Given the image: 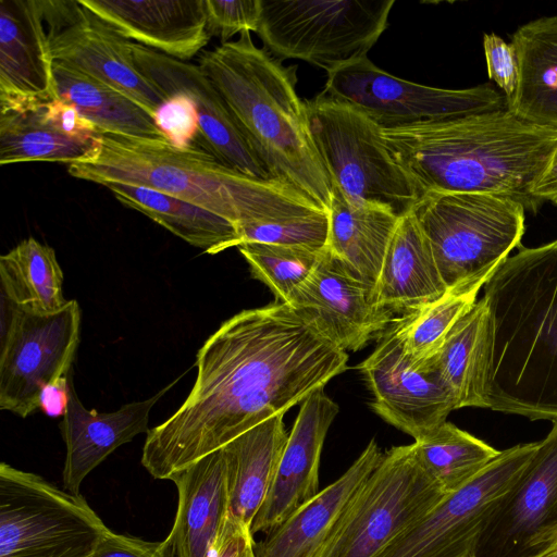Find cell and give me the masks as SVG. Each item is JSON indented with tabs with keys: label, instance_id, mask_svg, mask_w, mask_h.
Masks as SVG:
<instances>
[{
	"label": "cell",
	"instance_id": "18",
	"mask_svg": "<svg viewBox=\"0 0 557 557\" xmlns=\"http://www.w3.org/2000/svg\"><path fill=\"white\" fill-rule=\"evenodd\" d=\"M557 539V421L480 544L486 557H529ZM478 550V552H479ZM478 556V555H476Z\"/></svg>",
	"mask_w": 557,
	"mask_h": 557
},
{
	"label": "cell",
	"instance_id": "23",
	"mask_svg": "<svg viewBox=\"0 0 557 557\" xmlns=\"http://www.w3.org/2000/svg\"><path fill=\"white\" fill-rule=\"evenodd\" d=\"M372 440L335 482L296 510L258 545L257 557H317L350 499L380 463Z\"/></svg>",
	"mask_w": 557,
	"mask_h": 557
},
{
	"label": "cell",
	"instance_id": "7",
	"mask_svg": "<svg viewBox=\"0 0 557 557\" xmlns=\"http://www.w3.org/2000/svg\"><path fill=\"white\" fill-rule=\"evenodd\" d=\"M310 133L333 189L352 202L384 206L403 216L421 194L391 156L382 127L357 108L325 96L306 101Z\"/></svg>",
	"mask_w": 557,
	"mask_h": 557
},
{
	"label": "cell",
	"instance_id": "31",
	"mask_svg": "<svg viewBox=\"0 0 557 557\" xmlns=\"http://www.w3.org/2000/svg\"><path fill=\"white\" fill-rule=\"evenodd\" d=\"M488 345V314L479 299L448 333L428 361L454 395L457 407L484 408V376Z\"/></svg>",
	"mask_w": 557,
	"mask_h": 557
},
{
	"label": "cell",
	"instance_id": "3",
	"mask_svg": "<svg viewBox=\"0 0 557 557\" xmlns=\"http://www.w3.org/2000/svg\"><path fill=\"white\" fill-rule=\"evenodd\" d=\"M483 290L484 408L557 421V240L521 247Z\"/></svg>",
	"mask_w": 557,
	"mask_h": 557
},
{
	"label": "cell",
	"instance_id": "39",
	"mask_svg": "<svg viewBox=\"0 0 557 557\" xmlns=\"http://www.w3.org/2000/svg\"><path fill=\"white\" fill-rule=\"evenodd\" d=\"M483 48L490 79L503 90L509 101L519 84L520 69L517 52L511 42L496 34H484Z\"/></svg>",
	"mask_w": 557,
	"mask_h": 557
},
{
	"label": "cell",
	"instance_id": "15",
	"mask_svg": "<svg viewBox=\"0 0 557 557\" xmlns=\"http://www.w3.org/2000/svg\"><path fill=\"white\" fill-rule=\"evenodd\" d=\"M372 394L376 414L418 441L447 421L457 401L436 369L404 351L392 326L357 366Z\"/></svg>",
	"mask_w": 557,
	"mask_h": 557
},
{
	"label": "cell",
	"instance_id": "9",
	"mask_svg": "<svg viewBox=\"0 0 557 557\" xmlns=\"http://www.w3.org/2000/svg\"><path fill=\"white\" fill-rule=\"evenodd\" d=\"M110 529L81 494L0 465V557H91Z\"/></svg>",
	"mask_w": 557,
	"mask_h": 557
},
{
	"label": "cell",
	"instance_id": "8",
	"mask_svg": "<svg viewBox=\"0 0 557 557\" xmlns=\"http://www.w3.org/2000/svg\"><path fill=\"white\" fill-rule=\"evenodd\" d=\"M448 494L413 444L395 446L360 485L317 557H376Z\"/></svg>",
	"mask_w": 557,
	"mask_h": 557
},
{
	"label": "cell",
	"instance_id": "22",
	"mask_svg": "<svg viewBox=\"0 0 557 557\" xmlns=\"http://www.w3.org/2000/svg\"><path fill=\"white\" fill-rule=\"evenodd\" d=\"M180 379L148 399L126 404L113 412H98L83 405L70 376V400L59 425L66 448L64 488L79 494L84 479L110 454L136 435L147 433L151 409Z\"/></svg>",
	"mask_w": 557,
	"mask_h": 557
},
{
	"label": "cell",
	"instance_id": "42",
	"mask_svg": "<svg viewBox=\"0 0 557 557\" xmlns=\"http://www.w3.org/2000/svg\"><path fill=\"white\" fill-rule=\"evenodd\" d=\"M210 557H257L251 529L228 512Z\"/></svg>",
	"mask_w": 557,
	"mask_h": 557
},
{
	"label": "cell",
	"instance_id": "46",
	"mask_svg": "<svg viewBox=\"0 0 557 557\" xmlns=\"http://www.w3.org/2000/svg\"><path fill=\"white\" fill-rule=\"evenodd\" d=\"M555 542H557V539H556V541H555ZM555 542H554V543H555Z\"/></svg>",
	"mask_w": 557,
	"mask_h": 557
},
{
	"label": "cell",
	"instance_id": "35",
	"mask_svg": "<svg viewBox=\"0 0 557 557\" xmlns=\"http://www.w3.org/2000/svg\"><path fill=\"white\" fill-rule=\"evenodd\" d=\"M487 280L450 288L438 300L395 319L392 326L405 354L418 363L435 356L455 324L475 305Z\"/></svg>",
	"mask_w": 557,
	"mask_h": 557
},
{
	"label": "cell",
	"instance_id": "19",
	"mask_svg": "<svg viewBox=\"0 0 557 557\" xmlns=\"http://www.w3.org/2000/svg\"><path fill=\"white\" fill-rule=\"evenodd\" d=\"M39 0H0V113L59 98Z\"/></svg>",
	"mask_w": 557,
	"mask_h": 557
},
{
	"label": "cell",
	"instance_id": "28",
	"mask_svg": "<svg viewBox=\"0 0 557 557\" xmlns=\"http://www.w3.org/2000/svg\"><path fill=\"white\" fill-rule=\"evenodd\" d=\"M399 220L384 206L352 202L333 189L326 247L375 287Z\"/></svg>",
	"mask_w": 557,
	"mask_h": 557
},
{
	"label": "cell",
	"instance_id": "29",
	"mask_svg": "<svg viewBox=\"0 0 557 557\" xmlns=\"http://www.w3.org/2000/svg\"><path fill=\"white\" fill-rule=\"evenodd\" d=\"M53 72L59 97L73 103L99 133L168 140L153 116L122 91L63 62L53 61Z\"/></svg>",
	"mask_w": 557,
	"mask_h": 557
},
{
	"label": "cell",
	"instance_id": "10",
	"mask_svg": "<svg viewBox=\"0 0 557 557\" xmlns=\"http://www.w3.org/2000/svg\"><path fill=\"white\" fill-rule=\"evenodd\" d=\"M394 0H261L257 30L278 59L327 71L363 59L388 26Z\"/></svg>",
	"mask_w": 557,
	"mask_h": 557
},
{
	"label": "cell",
	"instance_id": "11",
	"mask_svg": "<svg viewBox=\"0 0 557 557\" xmlns=\"http://www.w3.org/2000/svg\"><path fill=\"white\" fill-rule=\"evenodd\" d=\"M537 448L505 450L461 488L403 532L376 557H472Z\"/></svg>",
	"mask_w": 557,
	"mask_h": 557
},
{
	"label": "cell",
	"instance_id": "1",
	"mask_svg": "<svg viewBox=\"0 0 557 557\" xmlns=\"http://www.w3.org/2000/svg\"><path fill=\"white\" fill-rule=\"evenodd\" d=\"M347 361V351L286 302L238 312L198 350L195 384L147 432L141 465L154 479L170 480L325 387Z\"/></svg>",
	"mask_w": 557,
	"mask_h": 557
},
{
	"label": "cell",
	"instance_id": "40",
	"mask_svg": "<svg viewBox=\"0 0 557 557\" xmlns=\"http://www.w3.org/2000/svg\"><path fill=\"white\" fill-rule=\"evenodd\" d=\"M91 557H175V554L168 536L161 542H150L110 530Z\"/></svg>",
	"mask_w": 557,
	"mask_h": 557
},
{
	"label": "cell",
	"instance_id": "27",
	"mask_svg": "<svg viewBox=\"0 0 557 557\" xmlns=\"http://www.w3.org/2000/svg\"><path fill=\"white\" fill-rule=\"evenodd\" d=\"M520 77L507 109L557 128V15L530 21L511 35Z\"/></svg>",
	"mask_w": 557,
	"mask_h": 557
},
{
	"label": "cell",
	"instance_id": "20",
	"mask_svg": "<svg viewBox=\"0 0 557 557\" xmlns=\"http://www.w3.org/2000/svg\"><path fill=\"white\" fill-rule=\"evenodd\" d=\"M337 413L338 405L327 396L324 387L301 403L271 488L252 521V534H271L320 492L321 453Z\"/></svg>",
	"mask_w": 557,
	"mask_h": 557
},
{
	"label": "cell",
	"instance_id": "21",
	"mask_svg": "<svg viewBox=\"0 0 557 557\" xmlns=\"http://www.w3.org/2000/svg\"><path fill=\"white\" fill-rule=\"evenodd\" d=\"M131 41L188 61L211 38L205 0H81Z\"/></svg>",
	"mask_w": 557,
	"mask_h": 557
},
{
	"label": "cell",
	"instance_id": "4",
	"mask_svg": "<svg viewBox=\"0 0 557 557\" xmlns=\"http://www.w3.org/2000/svg\"><path fill=\"white\" fill-rule=\"evenodd\" d=\"M67 172L103 186L128 184L174 196L231 221L237 231L327 212L281 181L244 175L202 150L168 140L99 133L89 154L67 164Z\"/></svg>",
	"mask_w": 557,
	"mask_h": 557
},
{
	"label": "cell",
	"instance_id": "14",
	"mask_svg": "<svg viewBox=\"0 0 557 557\" xmlns=\"http://www.w3.org/2000/svg\"><path fill=\"white\" fill-rule=\"evenodd\" d=\"M39 4L53 61L110 85L156 114L168 98L138 72L131 40L81 0H39Z\"/></svg>",
	"mask_w": 557,
	"mask_h": 557
},
{
	"label": "cell",
	"instance_id": "33",
	"mask_svg": "<svg viewBox=\"0 0 557 557\" xmlns=\"http://www.w3.org/2000/svg\"><path fill=\"white\" fill-rule=\"evenodd\" d=\"M95 143L96 138L81 141L58 133L45 122L42 107L0 113V165L30 161L70 164L85 159Z\"/></svg>",
	"mask_w": 557,
	"mask_h": 557
},
{
	"label": "cell",
	"instance_id": "36",
	"mask_svg": "<svg viewBox=\"0 0 557 557\" xmlns=\"http://www.w3.org/2000/svg\"><path fill=\"white\" fill-rule=\"evenodd\" d=\"M237 248L251 275L264 283L280 302H287L309 277L324 250L261 243H246Z\"/></svg>",
	"mask_w": 557,
	"mask_h": 557
},
{
	"label": "cell",
	"instance_id": "37",
	"mask_svg": "<svg viewBox=\"0 0 557 557\" xmlns=\"http://www.w3.org/2000/svg\"><path fill=\"white\" fill-rule=\"evenodd\" d=\"M207 28L221 45L237 33H257L261 18V0H205Z\"/></svg>",
	"mask_w": 557,
	"mask_h": 557
},
{
	"label": "cell",
	"instance_id": "24",
	"mask_svg": "<svg viewBox=\"0 0 557 557\" xmlns=\"http://www.w3.org/2000/svg\"><path fill=\"white\" fill-rule=\"evenodd\" d=\"M177 510L168 537L175 557H210L228 515L226 466L222 448L170 478Z\"/></svg>",
	"mask_w": 557,
	"mask_h": 557
},
{
	"label": "cell",
	"instance_id": "32",
	"mask_svg": "<svg viewBox=\"0 0 557 557\" xmlns=\"http://www.w3.org/2000/svg\"><path fill=\"white\" fill-rule=\"evenodd\" d=\"M0 278L7 300L18 309L45 314L67 302L54 249L33 237L0 257Z\"/></svg>",
	"mask_w": 557,
	"mask_h": 557
},
{
	"label": "cell",
	"instance_id": "2",
	"mask_svg": "<svg viewBox=\"0 0 557 557\" xmlns=\"http://www.w3.org/2000/svg\"><path fill=\"white\" fill-rule=\"evenodd\" d=\"M382 135L421 196L497 195L534 214L543 202L533 188L557 144L556 127L528 121L508 109L382 128Z\"/></svg>",
	"mask_w": 557,
	"mask_h": 557
},
{
	"label": "cell",
	"instance_id": "34",
	"mask_svg": "<svg viewBox=\"0 0 557 557\" xmlns=\"http://www.w3.org/2000/svg\"><path fill=\"white\" fill-rule=\"evenodd\" d=\"M414 446L425 470L447 494L465 486L500 453L447 421Z\"/></svg>",
	"mask_w": 557,
	"mask_h": 557
},
{
	"label": "cell",
	"instance_id": "41",
	"mask_svg": "<svg viewBox=\"0 0 557 557\" xmlns=\"http://www.w3.org/2000/svg\"><path fill=\"white\" fill-rule=\"evenodd\" d=\"M45 122L61 135L81 141H94L98 128L70 101L58 98L42 107Z\"/></svg>",
	"mask_w": 557,
	"mask_h": 557
},
{
	"label": "cell",
	"instance_id": "45",
	"mask_svg": "<svg viewBox=\"0 0 557 557\" xmlns=\"http://www.w3.org/2000/svg\"><path fill=\"white\" fill-rule=\"evenodd\" d=\"M529 557H557V542L547 545Z\"/></svg>",
	"mask_w": 557,
	"mask_h": 557
},
{
	"label": "cell",
	"instance_id": "5",
	"mask_svg": "<svg viewBox=\"0 0 557 557\" xmlns=\"http://www.w3.org/2000/svg\"><path fill=\"white\" fill-rule=\"evenodd\" d=\"M198 66L213 84L246 143L273 180L329 212L332 183L312 140L297 66H284L250 32L203 51Z\"/></svg>",
	"mask_w": 557,
	"mask_h": 557
},
{
	"label": "cell",
	"instance_id": "17",
	"mask_svg": "<svg viewBox=\"0 0 557 557\" xmlns=\"http://www.w3.org/2000/svg\"><path fill=\"white\" fill-rule=\"evenodd\" d=\"M132 54L138 72L166 98L183 94L194 101L199 117V150L244 175L273 180L246 143L222 97L198 64L173 59L134 41Z\"/></svg>",
	"mask_w": 557,
	"mask_h": 557
},
{
	"label": "cell",
	"instance_id": "6",
	"mask_svg": "<svg viewBox=\"0 0 557 557\" xmlns=\"http://www.w3.org/2000/svg\"><path fill=\"white\" fill-rule=\"evenodd\" d=\"M412 212L448 289L490 278L521 247L525 210L509 197L426 193Z\"/></svg>",
	"mask_w": 557,
	"mask_h": 557
},
{
	"label": "cell",
	"instance_id": "25",
	"mask_svg": "<svg viewBox=\"0 0 557 557\" xmlns=\"http://www.w3.org/2000/svg\"><path fill=\"white\" fill-rule=\"evenodd\" d=\"M448 290L412 211L400 216L375 284L377 301L394 313L412 312Z\"/></svg>",
	"mask_w": 557,
	"mask_h": 557
},
{
	"label": "cell",
	"instance_id": "38",
	"mask_svg": "<svg viewBox=\"0 0 557 557\" xmlns=\"http://www.w3.org/2000/svg\"><path fill=\"white\" fill-rule=\"evenodd\" d=\"M153 119L170 144L180 149H198L199 117L189 97L183 94L170 95Z\"/></svg>",
	"mask_w": 557,
	"mask_h": 557
},
{
	"label": "cell",
	"instance_id": "26",
	"mask_svg": "<svg viewBox=\"0 0 557 557\" xmlns=\"http://www.w3.org/2000/svg\"><path fill=\"white\" fill-rule=\"evenodd\" d=\"M284 414L272 417L222 447L228 512L251 529L273 483L288 434Z\"/></svg>",
	"mask_w": 557,
	"mask_h": 557
},
{
	"label": "cell",
	"instance_id": "16",
	"mask_svg": "<svg viewBox=\"0 0 557 557\" xmlns=\"http://www.w3.org/2000/svg\"><path fill=\"white\" fill-rule=\"evenodd\" d=\"M286 304L313 320L345 351L377 339L396 319L377 301L375 287L327 247Z\"/></svg>",
	"mask_w": 557,
	"mask_h": 557
},
{
	"label": "cell",
	"instance_id": "30",
	"mask_svg": "<svg viewBox=\"0 0 557 557\" xmlns=\"http://www.w3.org/2000/svg\"><path fill=\"white\" fill-rule=\"evenodd\" d=\"M119 202L136 210L206 253L237 247V227L228 220L174 196L128 184H109Z\"/></svg>",
	"mask_w": 557,
	"mask_h": 557
},
{
	"label": "cell",
	"instance_id": "43",
	"mask_svg": "<svg viewBox=\"0 0 557 557\" xmlns=\"http://www.w3.org/2000/svg\"><path fill=\"white\" fill-rule=\"evenodd\" d=\"M70 400V377L61 376L47 384L39 398V408L51 418L63 417Z\"/></svg>",
	"mask_w": 557,
	"mask_h": 557
},
{
	"label": "cell",
	"instance_id": "12",
	"mask_svg": "<svg viewBox=\"0 0 557 557\" xmlns=\"http://www.w3.org/2000/svg\"><path fill=\"white\" fill-rule=\"evenodd\" d=\"M322 92L357 108L382 128L507 109L506 97L491 84L463 89L425 86L391 75L368 57L327 71Z\"/></svg>",
	"mask_w": 557,
	"mask_h": 557
},
{
	"label": "cell",
	"instance_id": "44",
	"mask_svg": "<svg viewBox=\"0 0 557 557\" xmlns=\"http://www.w3.org/2000/svg\"><path fill=\"white\" fill-rule=\"evenodd\" d=\"M533 195L542 202L549 201L557 206V144L543 174L533 188Z\"/></svg>",
	"mask_w": 557,
	"mask_h": 557
},
{
	"label": "cell",
	"instance_id": "13",
	"mask_svg": "<svg viewBox=\"0 0 557 557\" xmlns=\"http://www.w3.org/2000/svg\"><path fill=\"white\" fill-rule=\"evenodd\" d=\"M79 331L81 309L74 299L45 314L10 305L0 356V409L21 418L35 412L42 388L69 375Z\"/></svg>",
	"mask_w": 557,
	"mask_h": 557
}]
</instances>
